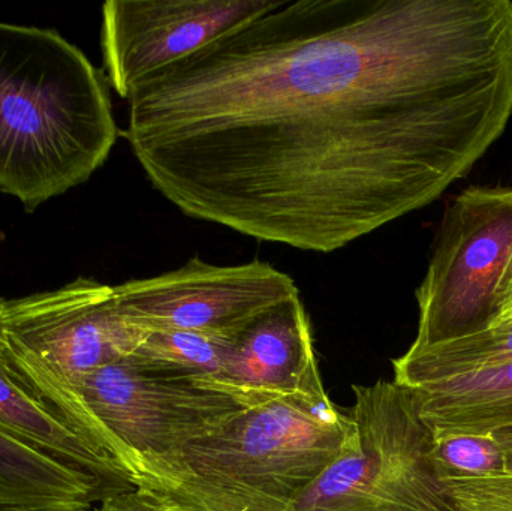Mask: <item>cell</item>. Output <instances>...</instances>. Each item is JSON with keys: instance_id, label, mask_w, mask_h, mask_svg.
Listing matches in <instances>:
<instances>
[{"instance_id": "6da1fadb", "label": "cell", "mask_w": 512, "mask_h": 511, "mask_svg": "<svg viewBox=\"0 0 512 511\" xmlns=\"http://www.w3.org/2000/svg\"><path fill=\"white\" fill-rule=\"evenodd\" d=\"M511 116L510 0H277L146 81L123 135L189 218L330 254L438 200Z\"/></svg>"}, {"instance_id": "7a4b0ae2", "label": "cell", "mask_w": 512, "mask_h": 511, "mask_svg": "<svg viewBox=\"0 0 512 511\" xmlns=\"http://www.w3.org/2000/svg\"><path fill=\"white\" fill-rule=\"evenodd\" d=\"M357 447L351 413L331 402L319 378L231 417L147 468L135 488L171 511H292Z\"/></svg>"}, {"instance_id": "3957f363", "label": "cell", "mask_w": 512, "mask_h": 511, "mask_svg": "<svg viewBox=\"0 0 512 511\" xmlns=\"http://www.w3.org/2000/svg\"><path fill=\"white\" fill-rule=\"evenodd\" d=\"M119 137L104 71L53 29L0 21V192L33 212L86 183Z\"/></svg>"}, {"instance_id": "277c9868", "label": "cell", "mask_w": 512, "mask_h": 511, "mask_svg": "<svg viewBox=\"0 0 512 511\" xmlns=\"http://www.w3.org/2000/svg\"><path fill=\"white\" fill-rule=\"evenodd\" d=\"M277 398L282 396L176 374L129 357L83 378L66 425L123 468L135 488L156 462L242 411Z\"/></svg>"}, {"instance_id": "5b68a950", "label": "cell", "mask_w": 512, "mask_h": 511, "mask_svg": "<svg viewBox=\"0 0 512 511\" xmlns=\"http://www.w3.org/2000/svg\"><path fill=\"white\" fill-rule=\"evenodd\" d=\"M2 315L12 371L66 428L83 378L134 356L149 333L120 306L114 285L89 278L3 300Z\"/></svg>"}, {"instance_id": "8992f818", "label": "cell", "mask_w": 512, "mask_h": 511, "mask_svg": "<svg viewBox=\"0 0 512 511\" xmlns=\"http://www.w3.org/2000/svg\"><path fill=\"white\" fill-rule=\"evenodd\" d=\"M352 390L358 447L325 470L292 511H460L442 483L436 437L414 393L387 380Z\"/></svg>"}, {"instance_id": "52a82bcc", "label": "cell", "mask_w": 512, "mask_h": 511, "mask_svg": "<svg viewBox=\"0 0 512 511\" xmlns=\"http://www.w3.org/2000/svg\"><path fill=\"white\" fill-rule=\"evenodd\" d=\"M512 258V188L471 186L445 209L417 290L412 348L465 338L495 326Z\"/></svg>"}, {"instance_id": "ba28073f", "label": "cell", "mask_w": 512, "mask_h": 511, "mask_svg": "<svg viewBox=\"0 0 512 511\" xmlns=\"http://www.w3.org/2000/svg\"><path fill=\"white\" fill-rule=\"evenodd\" d=\"M114 294L146 329L233 339L300 291L291 276L264 261L215 266L192 257L171 272L114 285Z\"/></svg>"}, {"instance_id": "9c48e42d", "label": "cell", "mask_w": 512, "mask_h": 511, "mask_svg": "<svg viewBox=\"0 0 512 511\" xmlns=\"http://www.w3.org/2000/svg\"><path fill=\"white\" fill-rule=\"evenodd\" d=\"M273 6L271 0H110L101 45L108 83L120 98Z\"/></svg>"}, {"instance_id": "30bf717a", "label": "cell", "mask_w": 512, "mask_h": 511, "mask_svg": "<svg viewBox=\"0 0 512 511\" xmlns=\"http://www.w3.org/2000/svg\"><path fill=\"white\" fill-rule=\"evenodd\" d=\"M319 378L309 315L297 296L268 309L236 336L221 381L285 396Z\"/></svg>"}, {"instance_id": "8fae6325", "label": "cell", "mask_w": 512, "mask_h": 511, "mask_svg": "<svg viewBox=\"0 0 512 511\" xmlns=\"http://www.w3.org/2000/svg\"><path fill=\"white\" fill-rule=\"evenodd\" d=\"M2 306L0 299V431L68 467L96 477L116 494L134 488L123 468L69 431L18 380L6 353Z\"/></svg>"}, {"instance_id": "7c38bea8", "label": "cell", "mask_w": 512, "mask_h": 511, "mask_svg": "<svg viewBox=\"0 0 512 511\" xmlns=\"http://www.w3.org/2000/svg\"><path fill=\"white\" fill-rule=\"evenodd\" d=\"M110 486L0 431V509L90 511Z\"/></svg>"}, {"instance_id": "4fadbf2b", "label": "cell", "mask_w": 512, "mask_h": 511, "mask_svg": "<svg viewBox=\"0 0 512 511\" xmlns=\"http://www.w3.org/2000/svg\"><path fill=\"white\" fill-rule=\"evenodd\" d=\"M409 390L435 437H484L512 425V362Z\"/></svg>"}, {"instance_id": "5bb4252c", "label": "cell", "mask_w": 512, "mask_h": 511, "mask_svg": "<svg viewBox=\"0 0 512 511\" xmlns=\"http://www.w3.org/2000/svg\"><path fill=\"white\" fill-rule=\"evenodd\" d=\"M435 458L460 511H512V470L492 435L436 437Z\"/></svg>"}, {"instance_id": "9a60e30c", "label": "cell", "mask_w": 512, "mask_h": 511, "mask_svg": "<svg viewBox=\"0 0 512 511\" xmlns=\"http://www.w3.org/2000/svg\"><path fill=\"white\" fill-rule=\"evenodd\" d=\"M512 362V321L426 348H412L393 360L394 383L406 389L489 371Z\"/></svg>"}, {"instance_id": "2e32d148", "label": "cell", "mask_w": 512, "mask_h": 511, "mask_svg": "<svg viewBox=\"0 0 512 511\" xmlns=\"http://www.w3.org/2000/svg\"><path fill=\"white\" fill-rule=\"evenodd\" d=\"M234 339L177 330H149L132 357L176 374L221 381Z\"/></svg>"}, {"instance_id": "e0dca14e", "label": "cell", "mask_w": 512, "mask_h": 511, "mask_svg": "<svg viewBox=\"0 0 512 511\" xmlns=\"http://www.w3.org/2000/svg\"><path fill=\"white\" fill-rule=\"evenodd\" d=\"M90 511H171L161 500L143 491L132 488L104 498Z\"/></svg>"}, {"instance_id": "ac0fdd59", "label": "cell", "mask_w": 512, "mask_h": 511, "mask_svg": "<svg viewBox=\"0 0 512 511\" xmlns=\"http://www.w3.org/2000/svg\"><path fill=\"white\" fill-rule=\"evenodd\" d=\"M505 321H512V258L504 279H502L498 299V318H496L495 326L505 323Z\"/></svg>"}, {"instance_id": "d6986e66", "label": "cell", "mask_w": 512, "mask_h": 511, "mask_svg": "<svg viewBox=\"0 0 512 511\" xmlns=\"http://www.w3.org/2000/svg\"><path fill=\"white\" fill-rule=\"evenodd\" d=\"M492 437L498 441L501 449L504 450L505 459H507V465L512 470V425L507 428L499 429V431L493 432Z\"/></svg>"}, {"instance_id": "ffe728a7", "label": "cell", "mask_w": 512, "mask_h": 511, "mask_svg": "<svg viewBox=\"0 0 512 511\" xmlns=\"http://www.w3.org/2000/svg\"><path fill=\"white\" fill-rule=\"evenodd\" d=\"M0 511H33V510H20V509H0Z\"/></svg>"}]
</instances>
